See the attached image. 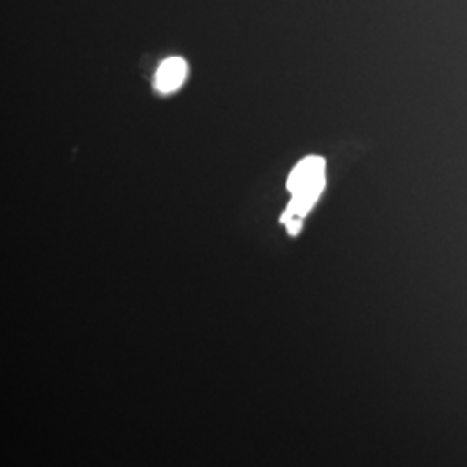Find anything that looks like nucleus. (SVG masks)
<instances>
[{
    "label": "nucleus",
    "mask_w": 467,
    "mask_h": 467,
    "mask_svg": "<svg viewBox=\"0 0 467 467\" xmlns=\"http://www.w3.org/2000/svg\"><path fill=\"white\" fill-rule=\"evenodd\" d=\"M187 78V63L179 56L167 57L154 75V88L160 94H171L179 90Z\"/></svg>",
    "instance_id": "2"
},
{
    "label": "nucleus",
    "mask_w": 467,
    "mask_h": 467,
    "mask_svg": "<svg viewBox=\"0 0 467 467\" xmlns=\"http://www.w3.org/2000/svg\"><path fill=\"white\" fill-rule=\"evenodd\" d=\"M326 187V161L320 156H306L293 168L287 189L291 192V202L284 212L281 222L291 235L300 233L301 220L314 208Z\"/></svg>",
    "instance_id": "1"
}]
</instances>
